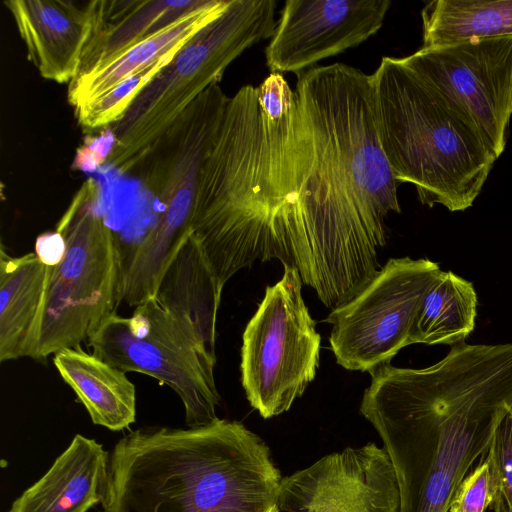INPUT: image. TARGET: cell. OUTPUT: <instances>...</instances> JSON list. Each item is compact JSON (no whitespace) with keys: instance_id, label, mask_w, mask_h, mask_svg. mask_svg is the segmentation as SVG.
Returning <instances> with one entry per match:
<instances>
[{"instance_id":"1","label":"cell","mask_w":512,"mask_h":512,"mask_svg":"<svg viewBox=\"0 0 512 512\" xmlns=\"http://www.w3.org/2000/svg\"><path fill=\"white\" fill-rule=\"evenodd\" d=\"M398 181L380 145L371 75L343 63L297 73L281 114L257 88L229 98L203 165L192 234L219 284L256 260L299 271L332 310L379 273Z\"/></svg>"},{"instance_id":"2","label":"cell","mask_w":512,"mask_h":512,"mask_svg":"<svg viewBox=\"0 0 512 512\" xmlns=\"http://www.w3.org/2000/svg\"><path fill=\"white\" fill-rule=\"evenodd\" d=\"M369 373L360 413L392 462L400 512H447L512 410V343L462 342L432 366L386 362Z\"/></svg>"},{"instance_id":"3","label":"cell","mask_w":512,"mask_h":512,"mask_svg":"<svg viewBox=\"0 0 512 512\" xmlns=\"http://www.w3.org/2000/svg\"><path fill=\"white\" fill-rule=\"evenodd\" d=\"M108 472L102 512H280L270 449L237 421L134 430Z\"/></svg>"},{"instance_id":"4","label":"cell","mask_w":512,"mask_h":512,"mask_svg":"<svg viewBox=\"0 0 512 512\" xmlns=\"http://www.w3.org/2000/svg\"><path fill=\"white\" fill-rule=\"evenodd\" d=\"M371 82L394 178L412 184L423 205L471 207L497 160L474 121L402 58L383 57Z\"/></svg>"},{"instance_id":"5","label":"cell","mask_w":512,"mask_h":512,"mask_svg":"<svg viewBox=\"0 0 512 512\" xmlns=\"http://www.w3.org/2000/svg\"><path fill=\"white\" fill-rule=\"evenodd\" d=\"M101 199L99 182L87 179L56 225L67 251L61 263L48 267L30 358L44 360L79 347L116 313L122 262L114 233L100 211Z\"/></svg>"},{"instance_id":"6","label":"cell","mask_w":512,"mask_h":512,"mask_svg":"<svg viewBox=\"0 0 512 512\" xmlns=\"http://www.w3.org/2000/svg\"><path fill=\"white\" fill-rule=\"evenodd\" d=\"M275 0H230L225 10L193 35L141 91L116 123V145L107 163L125 174L140 165L153 141L225 69L252 45L271 38Z\"/></svg>"},{"instance_id":"7","label":"cell","mask_w":512,"mask_h":512,"mask_svg":"<svg viewBox=\"0 0 512 512\" xmlns=\"http://www.w3.org/2000/svg\"><path fill=\"white\" fill-rule=\"evenodd\" d=\"M296 268L267 286L248 322L241 347V383L250 405L264 418L290 409L314 380L320 334L302 297Z\"/></svg>"},{"instance_id":"8","label":"cell","mask_w":512,"mask_h":512,"mask_svg":"<svg viewBox=\"0 0 512 512\" xmlns=\"http://www.w3.org/2000/svg\"><path fill=\"white\" fill-rule=\"evenodd\" d=\"M87 345L121 371L142 373L170 387L184 406L188 427L218 419L216 361L155 299L136 306L131 317L111 315Z\"/></svg>"},{"instance_id":"9","label":"cell","mask_w":512,"mask_h":512,"mask_svg":"<svg viewBox=\"0 0 512 512\" xmlns=\"http://www.w3.org/2000/svg\"><path fill=\"white\" fill-rule=\"evenodd\" d=\"M440 271L426 258H391L361 292L333 309L325 322L332 325L337 363L369 372L408 346L416 312Z\"/></svg>"},{"instance_id":"10","label":"cell","mask_w":512,"mask_h":512,"mask_svg":"<svg viewBox=\"0 0 512 512\" xmlns=\"http://www.w3.org/2000/svg\"><path fill=\"white\" fill-rule=\"evenodd\" d=\"M402 60L470 116L498 159L512 115V35L422 47Z\"/></svg>"},{"instance_id":"11","label":"cell","mask_w":512,"mask_h":512,"mask_svg":"<svg viewBox=\"0 0 512 512\" xmlns=\"http://www.w3.org/2000/svg\"><path fill=\"white\" fill-rule=\"evenodd\" d=\"M230 97L212 84L153 141L140 163L143 181L156 198L153 226L187 238L203 165L212 149Z\"/></svg>"},{"instance_id":"12","label":"cell","mask_w":512,"mask_h":512,"mask_svg":"<svg viewBox=\"0 0 512 512\" xmlns=\"http://www.w3.org/2000/svg\"><path fill=\"white\" fill-rule=\"evenodd\" d=\"M278 506L284 512H400V493L386 450L369 442L282 478Z\"/></svg>"},{"instance_id":"13","label":"cell","mask_w":512,"mask_h":512,"mask_svg":"<svg viewBox=\"0 0 512 512\" xmlns=\"http://www.w3.org/2000/svg\"><path fill=\"white\" fill-rule=\"evenodd\" d=\"M389 0H287L266 47L271 72L299 73L363 43L383 25Z\"/></svg>"},{"instance_id":"14","label":"cell","mask_w":512,"mask_h":512,"mask_svg":"<svg viewBox=\"0 0 512 512\" xmlns=\"http://www.w3.org/2000/svg\"><path fill=\"white\" fill-rule=\"evenodd\" d=\"M28 59L40 75L70 83L79 70L93 19V1L84 5L60 0H9Z\"/></svg>"},{"instance_id":"15","label":"cell","mask_w":512,"mask_h":512,"mask_svg":"<svg viewBox=\"0 0 512 512\" xmlns=\"http://www.w3.org/2000/svg\"><path fill=\"white\" fill-rule=\"evenodd\" d=\"M109 456L95 439L76 434L46 473L7 512H88L105 500Z\"/></svg>"},{"instance_id":"16","label":"cell","mask_w":512,"mask_h":512,"mask_svg":"<svg viewBox=\"0 0 512 512\" xmlns=\"http://www.w3.org/2000/svg\"><path fill=\"white\" fill-rule=\"evenodd\" d=\"M223 287L194 235L169 263L153 299L216 361V318Z\"/></svg>"},{"instance_id":"17","label":"cell","mask_w":512,"mask_h":512,"mask_svg":"<svg viewBox=\"0 0 512 512\" xmlns=\"http://www.w3.org/2000/svg\"><path fill=\"white\" fill-rule=\"evenodd\" d=\"M203 1L93 0L92 27L76 77L97 69L194 10Z\"/></svg>"},{"instance_id":"18","label":"cell","mask_w":512,"mask_h":512,"mask_svg":"<svg viewBox=\"0 0 512 512\" xmlns=\"http://www.w3.org/2000/svg\"><path fill=\"white\" fill-rule=\"evenodd\" d=\"M230 0H204L162 30L136 43L97 69L76 77L68 86V101L74 108L102 95L124 79L158 60L173 56L200 29L218 17Z\"/></svg>"},{"instance_id":"19","label":"cell","mask_w":512,"mask_h":512,"mask_svg":"<svg viewBox=\"0 0 512 512\" xmlns=\"http://www.w3.org/2000/svg\"><path fill=\"white\" fill-rule=\"evenodd\" d=\"M53 362L94 424L121 431L135 422L136 388L125 372L79 347L55 353Z\"/></svg>"},{"instance_id":"20","label":"cell","mask_w":512,"mask_h":512,"mask_svg":"<svg viewBox=\"0 0 512 512\" xmlns=\"http://www.w3.org/2000/svg\"><path fill=\"white\" fill-rule=\"evenodd\" d=\"M48 267L35 252L0 251V361L28 357L45 295Z\"/></svg>"},{"instance_id":"21","label":"cell","mask_w":512,"mask_h":512,"mask_svg":"<svg viewBox=\"0 0 512 512\" xmlns=\"http://www.w3.org/2000/svg\"><path fill=\"white\" fill-rule=\"evenodd\" d=\"M473 284L451 271H440L425 292L409 335L414 343L456 345L473 331L477 312Z\"/></svg>"},{"instance_id":"22","label":"cell","mask_w":512,"mask_h":512,"mask_svg":"<svg viewBox=\"0 0 512 512\" xmlns=\"http://www.w3.org/2000/svg\"><path fill=\"white\" fill-rule=\"evenodd\" d=\"M423 47L512 35V0H434L421 10Z\"/></svg>"},{"instance_id":"23","label":"cell","mask_w":512,"mask_h":512,"mask_svg":"<svg viewBox=\"0 0 512 512\" xmlns=\"http://www.w3.org/2000/svg\"><path fill=\"white\" fill-rule=\"evenodd\" d=\"M173 56L164 57L144 70L124 79L102 95L75 108L84 128L108 127L121 119L136 97Z\"/></svg>"},{"instance_id":"24","label":"cell","mask_w":512,"mask_h":512,"mask_svg":"<svg viewBox=\"0 0 512 512\" xmlns=\"http://www.w3.org/2000/svg\"><path fill=\"white\" fill-rule=\"evenodd\" d=\"M491 474L490 508L512 512V410L498 425L486 453Z\"/></svg>"},{"instance_id":"25","label":"cell","mask_w":512,"mask_h":512,"mask_svg":"<svg viewBox=\"0 0 512 512\" xmlns=\"http://www.w3.org/2000/svg\"><path fill=\"white\" fill-rule=\"evenodd\" d=\"M488 461L479 464L457 487L447 512H486L492 501Z\"/></svg>"},{"instance_id":"26","label":"cell","mask_w":512,"mask_h":512,"mask_svg":"<svg viewBox=\"0 0 512 512\" xmlns=\"http://www.w3.org/2000/svg\"><path fill=\"white\" fill-rule=\"evenodd\" d=\"M116 145V136L110 126L97 136H88L77 149L72 167L77 170L92 172L110 158Z\"/></svg>"},{"instance_id":"27","label":"cell","mask_w":512,"mask_h":512,"mask_svg":"<svg viewBox=\"0 0 512 512\" xmlns=\"http://www.w3.org/2000/svg\"><path fill=\"white\" fill-rule=\"evenodd\" d=\"M67 244L64 236L57 230L40 234L35 242V254L47 267H55L65 257Z\"/></svg>"}]
</instances>
